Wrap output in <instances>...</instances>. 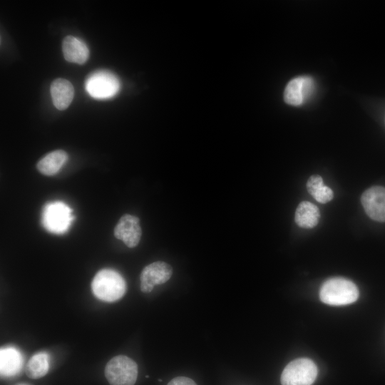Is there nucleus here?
Instances as JSON below:
<instances>
[{
	"instance_id": "obj_1",
	"label": "nucleus",
	"mask_w": 385,
	"mask_h": 385,
	"mask_svg": "<svg viewBox=\"0 0 385 385\" xmlns=\"http://www.w3.org/2000/svg\"><path fill=\"white\" fill-rule=\"evenodd\" d=\"M359 292L356 285L343 277H333L326 280L320 287L319 299L327 304L341 306L357 300Z\"/></svg>"
},
{
	"instance_id": "obj_2",
	"label": "nucleus",
	"mask_w": 385,
	"mask_h": 385,
	"mask_svg": "<svg viewBox=\"0 0 385 385\" xmlns=\"http://www.w3.org/2000/svg\"><path fill=\"white\" fill-rule=\"evenodd\" d=\"M91 289L95 297L100 300L113 302L124 295L126 283L118 272L111 269H103L94 276Z\"/></svg>"
},
{
	"instance_id": "obj_3",
	"label": "nucleus",
	"mask_w": 385,
	"mask_h": 385,
	"mask_svg": "<svg viewBox=\"0 0 385 385\" xmlns=\"http://www.w3.org/2000/svg\"><path fill=\"white\" fill-rule=\"evenodd\" d=\"M318 374L317 366L309 358H299L290 361L280 377L282 385H312Z\"/></svg>"
},
{
	"instance_id": "obj_4",
	"label": "nucleus",
	"mask_w": 385,
	"mask_h": 385,
	"mask_svg": "<svg viewBox=\"0 0 385 385\" xmlns=\"http://www.w3.org/2000/svg\"><path fill=\"white\" fill-rule=\"evenodd\" d=\"M138 372L137 364L124 355L114 356L105 368L106 378L111 385H134Z\"/></svg>"
},
{
	"instance_id": "obj_5",
	"label": "nucleus",
	"mask_w": 385,
	"mask_h": 385,
	"mask_svg": "<svg viewBox=\"0 0 385 385\" xmlns=\"http://www.w3.org/2000/svg\"><path fill=\"white\" fill-rule=\"evenodd\" d=\"M72 210L60 201L46 204L43 210L42 223L49 232L55 234L64 233L73 220Z\"/></svg>"
},
{
	"instance_id": "obj_6",
	"label": "nucleus",
	"mask_w": 385,
	"mask_h": 385,
	"mask_svg": "<svg viewBox=\"0 0 385 385\" xmlns=\"http://www.w3.org/2000/svg\"><path fill=\"white\" fill-rule=\"evenodd\" d=\"M85 85L89 95L98 99L113 97L120 88L118 78L108 71H98L92 73L87 78Z\"/></svg>"
},
{
	"instance_id": "obj_7",
	"label": "nucleus",
	"mask_w": 385,
	"mask_h": 385,
	"mask_svg": "<svg viewBox=\"0 0 385 385\" xmlns=\"http://www.w3.org/2000/svg\"><path fill=\"white\" fill-rule=\"evenodd\" d=\"M172 274L173 268L170 265L161 261L154 262L145 266L140 273V290L149 293L154 286L168 281Z\"/></svg>"
},
{
	"instance_id": "obj_8",
	"label": "nucleus",
	"mask_w": 385,
	"mask_h": 385,
	"mask_svg": "<svg viewBox=\"0 0 385 385\" xmlns=\"http://www.w3.org/2000/svg\"><path fill=\"white\" fill-rule=\"evenodd\" d=\"M314 89V81L310 76L294 78L284 89V101L291 106H301L312 96Z\"/></svg>"
},
{
	"instance_id": "obj_9",
	"label": "nucleus",
	"mask_w": 385,
	"mask_h": 385,
	"mask_svg": "<svg viewBox=\"0 0 385 385\" xmlns=\"http://www.w3.org/2000/svg\"><path fill=\"white\" fill-rule=\"evenodd\" d=\"M361 202L370 218L385 222V188L373 186L367 189L361 197Z\"/></svg>"
},
{
	"instance_id": "obj_10",
	"label": "nucleus",
	"mask_w": 385,
	"mask_h": 385,
	"mask_svg": "<svg viewBox=\"0 0 385 385\" xmlns=\"http://www.w3.org/2000/svg\"><path fill=\"white\" fill-rule=\"evenodd\" d=\"M139 222L138 217L129 214L123 215L115 227V237L130 248L136 247L142 235Z\"/></svg>"
},
{
	"instance_id": "obj_11",
	"label": "nucleus",
	"mask_w": 385,
	"mask_h": 385,
	"mask_svg": "<svg viewBox=\"0 0 385 385\" xmlns=\"http://www.w3.org/2000/svg\"><path fill=\"white\" fill-rule=\"evenodd\" d=\"M62 51L65 59L71 63L83 64L89 56L86 44L73 36H67L62 43Z\"/></svg>"
},
{
	"instance_id": "obj_12",
	"label": "nucleus",
	"mask_w": 385,
	"mask_h": 385,
	"mask_svg": "<svg viewBox=\"0 0 385 385\" xmlns=\"http://www.w3.org/2000/svg\"><path fill=\"white\" fill-rule=\"evenodd\" d=\"M51 95L54 106L60 110H65L72 102L74 88L72 83L64 78H57L51 85Z\"/></svg>"
},
{
	"instance_id": "obj_13",
	"label": "nucleus",
	"mask_w": 385,
	"mask_h": 385,
	"mask_svg": "<svg viewBox=\"0 0 385 385\" xmlns=\"http://www.w3.org/2000/svg\"><path fill=\"white\" fill-rule=\"evenodd\" d=\"M23 357L14 347L1 348L0 351V369L2 377H11L21 369Z\"/></svg>"
},
{
	"instance_id": "obj_14",
	"label": "nucleus",
	"mask_w": 385,
	"mask_h": 385,
	"mask_svg": "<svg viewBox=\"0 0 385 385\" xmlns=\"http://www.w3.org/2000/svg\"><path fill=\"white\" fill-rule=\"evenodd\" d=\"M320 217L318 207L310 202L303 201L299 204L295 211L296 223L302 228L309 229L315 227Z\"/></svg>"
},
{
	"instance_id": "obj_15",
	"label": "nucleus",
	"mask_w": 385,
	"mask_h": 385,
	"mask_svg": "<svg viewBox=\"0 0 385 385\" xmlns=\"http://www.w3.org/2000/svg\"><path fill=\"white\" fill-rule=\"evenodd\" d=\"M68 154L63 150L48 153L37 163L38 170L45 175H53L58 172L68 160Z\"/></svg>"
},
{
	"instance_id": "obj_16",
	"label": "nucleus",
	"mask_w": 385,
	"mask_h": 385,
	"mask_svg": "<svg viewBox=\"0 0 385 385\" xmlns=\"http://www.w3.org/2000/svg\"><path fill=\"white\" fill-rule=\"evenodd\" d=\"M307 189L309 193L320 203L331 201L334 196L332 190L324 185L322 177L318 175L309 177L307 183Z\"/></svg>"
},
{
	"instance_id": "obj_17",
	"label": "nucleus",
	"mask_w": 385,
	"mask_h": 385,
	"mask_svg": "<svg viewBox=\"0 0 385 385\" xmlns=\"http://www.w3.org/2000/svg\"><path fill=\"white\" fill-rule=\"evenodd\" d=\"M49 369V356L45 352L33 355L26 365V375L34 379L44 376Z\"/></svg>"
},
{
	"instance_id": "obj_18",
	"label": "nucleus",
	"mask_w": 385,
	"mask_h": 385,
	"mask_svg": "<svg viewBox=\"0 0 385 385\" xmlns=\"http://www.w3.org/2000/svg\"><path fill=\"white\" fill-rule=\"evenodd\" d=\"M167 385H197L191 379L186 376H178L173 379Z\"/></svg>"
},
{
	"instance_id": "obj_19",
	"label": "nucleus",
	"mask_w": 385,
	"mask_h": 385,
	"mask_svg": "<svg viewBox=\"0 0 385 385\" xmlns=\"http://www.w3.org/2000/svg\"><path fill=\"white\" fill-rule=\"evenodd\" d=\"M18 385H29V384H18Z\"/></svg>"
}]
</instances>
